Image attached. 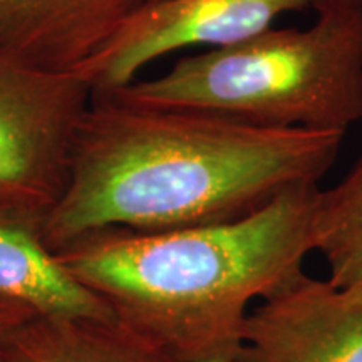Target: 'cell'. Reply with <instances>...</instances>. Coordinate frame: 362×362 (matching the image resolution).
<instances>
[{"mask_svg": "<svg viewBox=\"0 0 362 362\" xmlns=\"http://www.w3.org/2000/svg\"><path fill=\"white\" fill-rule=\"evenodd\" d=\"M344 136L139 106L94 90L66 189L39 235L57 252L112 226L160 232L243 218L288 189L319 187Z\"/></svg>", "mask_w": 362, "mask_h": 362, "instance_id": "obj_1", "label": "cell"}, {"mask_svg": "<svg viewBox=\"0 0 362 362\" xmlns=\"http://www.w3.org/2000/svg\"><path fill=\"white\" fill-rule=\"evenodd\" d=\"M189 228L94 230L54 252L81 284L176 362H240L252 307L304 272L317 189Z\"/></svg>", "mask_w": 362, "mask_h": 362, "instance_id": "obj_2", "label": "cell"}, {"mask_svg": "<svg viewBox=\"0 0 362 362\" xmlns=\"http://www.w3.org/2000/svg\"><path fill=\"white\" fill-rule=\"evenodd\" d=\"M110 93L139 106L346 134L362 121V7L319 12L309 29L270 27Z\"/></svg>", "mask_w": 362, "mask_h": 362, "instance_id": "obj_3", "label": "cell"}, {"mask_svg": "<svg viewBox=\"0 0 362 362\" xmlns=\"http://www.w3.org/2000/svg\"><path fill=\"white\" fill-rule=\"evenodd\" d=\"M94 96L81 72H56L0 49V215L40 225L64 193Z\"/></svg>", "mask_w": 362, "mask_h": 362, "instance_id": "obj_4", "label": "cell"}, {"mask_svg": "<svg viewBox=\"0 0 362 362\" xmlns=\"http://www.w3.org/2000/svg\"><path fill=\"white\" fill-rule=\"evenodd\" d=\"M362 7V0H146L86 74L110 93L153 61L193 45L225 47L259 35L284 13Z\"/></svg>", "mask_w": 362, "mask_h": 362, "instance_id": "obj_5", "label": "cell"}, {"mask_svg": "<svg viewBox=\"0 0 362 362\" xmlns=\"http://www.w3.org/2000/svg\"><path fill=\"white\" fill-rule=\"evenodd\" d=\"M240 362H362V288L302 272L252 307Z\"/></svg>", "mask_w": 362, "mask_h": 362, "instance_id": "obj_6", "label": "cell"}, {"mask_svg": "<svg viewBox=\"0 0 362 362\" xmlns=\"http://www.w3.org/2000/svg\"><path fill=\"white\" fill-rule=\"evenodd\" d=\"M144 2L0 0V49L42 69L86 74Z\"/></svg>", "mask_w": 362, "mask_h": 362, "instance_id": "obj_7", "label": "cell"}, {"mask_svg": "<svg viewBox=\"0 0 362 362\" xmlns=\"http://www.w3.org/2000/svg\"><path fill=\"white\" fill-rule=\"evenodd\" d=\"M0 297L39 317H115L45 247L37 223L7 215H0Z\"/></svg>", "mask_w": 362, "mask_h": 362, "instance_id": "obj_8", "label": "cell"}, {"mask_svg": "<svg viewBox=\"0 0 362 362\" xmlns=\"http://www.w3.org/2000/svg\"><path fill=\"white\" fill-rule=\"evenodd\" d=\"M0 362H176L111 319L30 317L0 336Z\"/></svg>", "mask_w": 362, "mask_h": 362, "instance_id": "obj_9", "label": "cell"}, {"mask_svg": "<svg viewBox=\"0 0 362 362\" xmlns=\"http://www.w3.org/2000/svg\"><path fill=\"white\" fill-rule=\"evenodd\" d=\"M310 235L330 282L362 288V155L334 187L317 189Z\"/></svg>", "mask_w": 362, "mask_h": 362, "instance_id": "obj_10", "label": "cell"}, {"mask_svg": "<svg viewBox=\"0 0 362 362\" xmlns=\"http://www.w3.org/2000/svg\"><path fill=\"white\" fill-rule=\"evenodd\" d=\"M35 317L33 310H29L27 307L16 304V302L7 300V298L0 297V336L6 334L8 329L16 327L24 322V320Z\"/></svg>", "mask_w": 362, "mask_h": 362, "instance_id": "obj_11", "label": "cell"}]
</instances>
